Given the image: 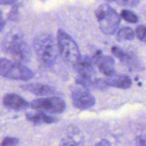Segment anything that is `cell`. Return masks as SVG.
I'll use <instances>...</instances> for the list:
<instances>
[{"mask_svg": "<svg viewBox=\"0 0 146 146\" xmlns=\"http://www.w3.org/2000/svg\"><path fill=\"white\" fill-rule=\"evenodd\" d=\"M1 46L3 51L11 55L18 62L27 63L30 61L31 50L21 33H8L1 41Z\"/></svg>", "mask_w": 146, "mask_h": 146, "instance_id": "1", "label": "cell"}, {"mask_svg": "<svg viewBox=\"0 0 146 146\" xmlns=\"http://www.w3.org/2000/svg\"><path fill=\"white\" fill-rule=\"evenodd\" d=\"M34 48L39 60L46 65H51L58 56V48L54 37L49 34L42 33L34 38Z\"/></svg>", "mask_w": 146, "mask_h": 146, "instance_id": "2", "label": "cell"}, {"mask_svg": "<svg viewBox=\"0 0 146 146\" xmlns=\"http://www.w3.org/2000/svg\"><path fill=\"white\" fill-rule=\"evenodd\" d=\"M57 48L61 58L68 64L76 65L81 59L78 45L68 34L58 29L57 32Z\"/></svg>", "mask_w": 146, "mask_h": 146, "instance_id": "3", "label": "cell"}, {"mask_svg": "<svg viewBox=\"0 0 146 146\" xmlns=\"http://www.w3.org/2000/svg\"><path fill=\"white\" fill-rule=\"evenodd\" d=\"M101 31L106 35H113L118 28L121 18L118 13L108 4L100 5L95 11Z\"/></svg>", "mask_w": 146, "mask_h": 146, "instance_id": "4", "label": "cell"}, {"mask_svg": "<svg viewBox=\"0 0 146 146\" xmlns=\"http://www.w3.org/2000/svg\"><path fill=\"white\" fill-rule=\"evenodd\" d=\"M0 76L10 79L28 81L33 78L34 73L22 63L0 58Z\"/></svg>", "mask_w": 146, "mask_h": 146, "instance_id": "5", "label": "cell"}, {"mask_svg": "<svg viewBox=\"0 0 146 146\" xmlns=\"http://www.w3.org/2000/svg\"><path fill=\"white\" fill-rule=\"evenodd\" d=\"M31 107L34 110L50 113H61L66 109V104L58 97H48L35 99L31 103Z\"/></svg>", "mask_w": 146, "mask_h": 146, "instance_id": "6", "label": "cell"}, {"mask_svg": "<svg viewBox=\"0 0 146 146\" xmlns=\"http://www.w3.org/2000/svg\"><path fill=\"white\" fill-rule=\"evenodd\" d=\"M71 99L74 106L81 110L87 109L96 104L95 98L86 87L78 85L71 90Z\"/></svg>", "mask_w": 146, "mask_h": 146, "instance_id": "7", "label": "cell"}, {"mask_svg": "<svg viewBox=\"0 0 146 146\" xmlns=\"http://www.w3.org/2000/svg\"><path fill=\"white\" fill-rule=\"evenodd\" d=\"M4 106L14 111H22L28 108L29 104L25 100L17 94H8L3 98Z\"/></svg>", "mask_w": 146, "mask_h": 146, "instance_id": "8", "label": "cell"}, {"mask_svg": "<svg viewBox=\"0 0 146 146\" xmlns=\"http://www.w3.org/2000/svg\"><path fill=\"white\" fill-rule=\"evenodd\" d=\"M105 83L108 86L123 89L129 88L132 85L131 78L125 74H113L111 76H108V78L105 81Z\"/></svg>", "mask_w": 146, "mask_h": 146, "instance_id": "9", "label": "cell"}, {"mask_svg": "<svg viewBox=\"0 0 146 146\" xmlns=\"http://www.w3.org/2000/svg\"><path fill=\"white\" fill-rule=\"evenodd\" d=\"M23 89L28 92L35 94L36 96H47L49 94H54L56 92L54 88L51 86L41 83H32L21 86Z\"/></svg>", "mask_w": 146, "mask_h": 146, "instance_id": "10", "label": "cell"}, {"mask_svg": "<svg viewBox=\"0 0 146 146\" xmlns=\"http://www.w3.org/2000/svg\"><path fill=\"white\" fill-rule=\"evenodd\" d=\"M92 60L88 56H85L84 58L80 59V61L74 65L76 69L79 73L80 76L88 78H93L95 74V70L93 66Z\"/></svg>", "mask_w": 146, "mask_h": 146, "instance_id": "11", "label": "cell"}, {"mask_svg": "<svg viewBox=\"0 0 146 146\" xmlns=\"http://www.w3.org/2000/svg\"><path fill=\"white\" fill-rule=\"evenodd\" d=\"M98 65L100 71L107 76H111L115 74V61L113 58L111 56H103L101 59L97 63Z\"/></svg>", "mask_w": 146, "mask_h": 146, "instance_id": "12", "label": "cell"}, {"mask_svg": "<svg viewBox=\"0 0 146 146\" xmlns=\"http://www.w3.org/2000/svg\"><path fill=\"white\" fill-rule=\"evenodd\" d=\"M26 117L29 121L33 123L34 124H41V123H53L56 122L57 120L54 117L49 116L41 112L36 113H28L26 114Z\"/></svg>", "mask_w": 146, "mask_h": 146, "instance_id": "13", "label": "cell"}, {"mask_svg": "<svg viewBox=\"0 0 146 146\" xmlns=\"http://www.w3.org/2000/svg\"><path fill=\"white\" fill-rule=\"evenodd\" d=\"M135 36L133 30L130 27H123L120 29L117 32V39L118 41H131Z\"/></svg>", "mask_w": 146, "mask_h": 146, "instance_id": "14", "label": "cell"}, {"mask_svg": "<svg viewBox=\"0 0 146 146\" xmlns=\"http://www.w3.org/2000/svg\"><path fill=\"white\" fill-rule=\"evenodd\" d=\"M111 52L113 53V54L115 57H117L120 60L125 62V64H129V63L133 60L132 56L130 55L129 53L125 52V51H123V50L121 49V48H119L118 46L112 47V48H111Z\"/></svg>", "mask_w": 146, "mask_h": 146, "instance_id": "15", "label": "cell"}, {"mask_svg": "<svg viewBox=\"0 0 146 146\" xmlns=\"http://www.w3.org/2000/svg\"><path fill=\"white\" fill-rule=\"evenodd\" d=\"M121 16L122 17V18L124 20H125L126 21L130 23H132V24H135L137 23L138 21V18L133 12H132L131 11L129 10L124 9L121 11Z\"/></svg>", "mask_w": 146, "mask_h": 146, "instance_id": "16", "label": "cell"}, {"mask_svg": "<svg viewBox=\"0 0 146 146\" xmlns=\"http://www.w3.org/2000/svg\"><path fill=\"white\" fill-rule=\"evenodd\" d=\"M114 1L121 6L128 7H134L139 3L140 0H113Z\"/></svg>", "mask_w": 146, "mask_h": 146, "instance_id": "17", "label": "cell"}, {"mask_svg": "<svg viewBox=\"0 0 146 146\" xmlns=\"http://www.w3.org/2000/svg\"><path fill=\"white\" fill-rule=\"evenodd\" d=\"M136 36L138 38V39L141 41H145V27L144 25H140L137 27L136 31Z\"/></svg>", "mask_w": 146, "mask_h": 146, "instance_id": "18", "label": "cell"}, {"mask_svg": "<svg viewBox=\"0 0 146 146\" xmlns=\"http://www.w3.org/2000/svg\"><path fill=\"white\" fill-rule=\"evenodd\" d=\"M19 140L15 138H6L3 140L1 145L4 146L9 145H17L19 144Z\"/></svg>", "mask_w": 146, "mask_h": 146, "instance_id": "19", "label": "cell"}, {"mask_svg": "<svg viewBox=\"0 0 146 146\" xmlns=\"http://www.w3.org/2000/svg\"><path fill=\"white\" fill-rule=\"evenodd\" d=\"M17 0H0V4L2 5H9L14 4Z\"/></svg>", "mask_w": 146, "mask_h": 146, "instance_id": "20", "label": "cell"}, {"mask_svg": "<svg viewBox=\"0 0 146 146\" xmlns=\"http://www.w3.org/2000/svg\"><path fill=\"white\" fill-rule=\"evenodd\" d=\"M4 26H5V21H4V19H3L2 15H1V12L0 11V32L4 29Z\"/></svg>", "mask_w": 146, "mask_h": 146, "instance_id": "21", "label": "cell"}, {"mask_svg": "<svg viewBox=\"0 0 146 146\" xmlns=\"http://www.w3.org/2000/svg\"><path fill=\"white\" fill-rule=\"evenodd\" d=\"M138 145H145V140L144 138H142V137H139V138L138 139Z\"/></svg>", "mask_w": 146, "mask_h": 146, "instance_id": "22", "label": "cell"}, {"mask_svg": "<svg viewBox=\"0 0 146 146\" xmlns=\"http://www.w3.org/2000/svg\"><path fill=\"white\" fill-rule=\"evenodd\" d=\"M96 145H110V143L107 141L103 140V141H101V142L98 143H97Z\"/></svg>", "mask_w": 146, "mask_h": 146, "instance_id": "23", "label": "cell"}, {"mask_svg": "<svg viewBox=\"0 0 146 146\" xmlns=\"http://www.w3.org/2000/svg\"><path fill=\"white\" fill-rule=\"evenodd\" d=\"M106 1H113V0H106Z\"/></svg>", "mask_w": 146, "mask_h": 146, "instance_id": "24", "label": "cell"}]
</instances>
